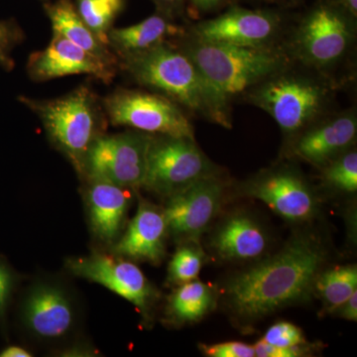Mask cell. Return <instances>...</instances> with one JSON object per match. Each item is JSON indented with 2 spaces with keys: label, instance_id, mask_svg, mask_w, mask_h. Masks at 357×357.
<instances>
[{
  "label": "cell",
  "instance_id": "cell-1",
  "mask_svg": "<svg viewBox=\"0 0 357 357\" xmlns=\"http://www.w3.org/2000/svg\"><path fill=\"white\" fill-rule=\"evenodd\" d=\"M325 259L318 243L307 237L295 239L278 255L229 281V306L241 318L258 319L304 300Z\"/></svg>",
  "mask_w": 357,
  "mask_h": 357
},
{
  "label": "cell",
  "instance_id": "cell-2",
  "mask_svg": "<svg viewBox=\"0 0 357 357\" xmlns=\"http://www.w3.org/2000/svg\"><path fill=\"white\" fill-rule=\"evenodd\" d=\"M122 66L138 84L156 89L218 126L231 128L229 100L211 86L184 51L163 43L122 58Z\"/></svg>",
  "mask_w": 357,
  "mask_h": 357
},
{
  "label": "cell",
  "instance_id": "cell-3",
  "mask_svg": "<svg viewBox=\"0 0 357 357\" xmlns=\"http://www.w3.org/2000/svg\"><path fill=\"white\" fill-rule=\"evenodd\" d=\"M183 51L227 100L287 69L289 64L287 56L270 47L253 48L192 39Z\"/></svg>",
  "mask_w": 357,
  "mask_h": 357
},
{
  "label": "cell",
  "instance_id": "cell-4",
  "mask_svg": "<svg viewBox=\"0 0 357 357\" xmlns=\"http://www.w3.org/2000/svg\"><path fill=\"white\" fill-rule=\"evenodd\" d=\"M20 100L39 117L49 139L82 175L89 148L102 135V112L95 93L82 86L53 100L20 96Z\"/></svg>",
  "mask_w": 357,
  "mask_h": 357
},
{
  "label": "cell",
  "instance_id": "cell-5",
  "mask_svg": "<svg viewBox=\"0 0 357 357\" xmlns=\"http://www.w3.org/2000/svg\"><path fill=\"white\" fill-rule=\"evenodd\" d=\"M286 70L249 89L248 98L271 115L283 132L293 134L321 114L328 102V89L312 77Z\"/></svg>",
  "mask_w": 357,
  "mask_h": 357
},
{
  "label": "cell",
  "instance_id": "cell-6",
  "mask_svg": "<svg viewBox=\"0 0 357 357\" xmlns=\"http://www.w3.org/2000/svg\"><path fill=\"white\" fill-rule=\"evenodd\" d=\"M354 20L332 0L319 2L305 15L295 33L296 56L316 69L335 65L354 42Z\"/></svg>",
  "mask_w": 357,
  "mask_h": 357
},
{
  "label": "cell",
  "instance_id": "cell-7",
  "mask_svg": "<svg viewBox=\"0 0 357 357\" xmlns=\"http://www.w3.org/2000/svg\"><path fill=\"white\" fill-rule=\"evenodd\" d=\"M213 175L215 171L210 160L197 146L195 139L153 136L142 187L169 198L202 178Z\"/></svg>",
  "mask_w": 357,
  "mask_h": 357
},
{
  "label": "cell",
  "instance_id": "cell-8",
  "mask_svg": "<svg viewBox=\"0 0 357 357\" xmlns=\"http://www.w3.org/2000/svg\"><path fill=\"white\" fill-rule=\"evenodd\" d=\"M103 109L114 126L195 139L194 128L180 105L160 93L119 89L105 98Z\"/></svg>",
  "mask_w": 357,
  "mask_h": 357
},
{
  "label": "cell",
  "instance_id": "cell-9",
  "mask_svg": "<svg viewBox=\"0 0 357 357\" xmlns=\"http://www.w3.org/2000/svg\"><path fill=\"white\" fill-rule=\"evenodd\" d=\"M152 138V134L137 130L114 135L102 134L89 148L82 176L130 189L142 187Z\"/></svg>",
  "mask_w": 357,
  "mask_h": 357
},
{
  "label": "cell",
  "instance_id": "cell-10",
  "mask_svg": "<svg viewBox=\"0 0 357 357\" xmlns=\"http://www.w3.org/2000/svg\"><path fill=\"white\" fill-rule=\"evenodd\" d=\"M66 268L75 276L100 284L128 300L147 316L156 298L155 290L137 265L121 256L93 252L70 258Z\"/></svg>",
  "mask_w": 357,
  "mask_h": 357
},
{
  "label": "cell",
  "instance_id": "cell-11",
  "mask_svg": "<svg viewBox=\"0 0 357 357\" xmlns=\"http://www.w3.org/2000/svg\"><path fill=\"white\" fill-rule=\"evenodd\" d=\"M20 317L28 333L45 342L67 337L74 331L77 319L70 294L52 282H39L27 291Z\"/></svg>",
  "mask_w": 357,
  "mask_h": 357
},
{
  "label": "cell",
  "instance_id": "cell-12",
  "mask_svg": "<svg viewBox=\"0 0 357 357\" xmlns=\"http://www.w3.org/2000/svg\"><path fill=\"white\" fill-rule=\"evenodd\" d=\"M280 27L279 14L234 6L213 20L195 25L192 36L208 43L263 48L269 47Z\"/></svg>",
  "mask_w": 357,
  "mask_h": 357
},
{
  "label": "cell",
  "instance_id": "cell-13",
  "mask_svg": "<svg viewBox=\"0 0 357 357\" xmlns=\"http://www.w3.org/2000/svg\"><path fill=\"white\" fill-rule=\"evenodd\" d=\"M222 194V183L213 175L167 198L163 213L168 234L197 241L220 210Z\"/></svg>",
  "mask_w": 357,
  "mask_h": 357
},
{
  "label": "cell",
  "instance_id": "cell-14",
  "mask_svg": "<svg viewBox=\"0 0 357 357\" xmlns=\"http://www.w3.org/2000/svg\"><path fill=\"white\" fill-rule=\"evenodd\" d=\"M117 65L84 51L61 35L53 33L43 50L34 52L27 62V73L33 81L46 82L57 77L89 75L109 84Z\"/></svg>",
  "mask_w": 357,
  "mask_h": 357
},
{
  "label": "cell",
  "instance_id": "cell-15",
  "mask_svg": "<svg viewBox=\"0 0 357 357\" xmlns=\"http://www.w3.org/2000/svg\"><path fill=\"white\" fill-rule=\"evenodd\" d=\"M246 191L290 222H304L316 213V199L309 185L289 171L265 174L249 183Z\"/></svg>",
  "mask_w": 357,
  "mask_h": 357
},
{
  "label": "cell",
  "instance_id": "cell-16",
  "mask_svg": "<svg viewBox=\"0 0 357 357\" xmlns=\"http://www.w3.org/2000/svg\"><path fill=\"white\" fill-rule=\"evenodd\" d=\"M167 234L163 210L141 199L137 213L123 236L114 243L112 252L121 257L157 264L165 256Z\"/></svg>",
  "mask_w": 357,
  "mask_h": 357
},
{
  "label": "cell",
  "instance_id": "cell-17",
  "mask_svg": "<svg viewBox=\"0 0 357 357\" xmlns=\"http://www.w3.org/2000/svg\"><path fill=\"white\" fill-rule=\"evenodd\" d=\"M84 202L88 210L89 225L96 238L112 244L119 238L130 204V188L86 178Z\"/></svg>",
  "mask_w": 357,
  "mask_h": 357
},
{
  "label": "cell",
  "instance_id": "cell-18",
  "mask_svg": "<svg viewBox=\"0 0 357 357\" xmlns=\"http://www.w3.org/2000/svg\"><path fill=\"white\" fill-rule=\"evenodd\" d=\"M356 114L333 117L309 129L295 145L296 154L318 166H325L344 153L356 139Z\"/></svg>",
  "mask_w": 357,
  "mask_h": 357
},
{
  "label": "cell",
  "instance_id": "cell-19",
  "mask_svg": "<svg viewBox=\"0 0 357 357\" xmlns=\"http://www.w3.org/2000/svg\"><path fill=\"white\" fill-rule=\"evenodd\" d=\"M267 237L261 227L244 215H234L223 223L213 239L215 251L225 259L248 260L262 255Z\"/></svg>",
  "mask_w": 357,
  "mask_h": 357
},
{
  "label": "cell",
  "instance_id": "cell-20",
  "mask_svg": "<svg viewBox=\"0 0 357 357\" xmlns=\"http://www.w3.org/2000/svg\"><path fill=\"white\" fill-rule=\"evenodd\" d=\"M178 28L164 14H154L137 24L112 28L109 33V46L121 58L142 53L166 43L167 39L178 35Z\"/></svg>",
  "mask_w": 357,
  "mask_h": 357
},
{
  "label": "cell",
  "instance_id": "cell-21",
  "mask_svg": "<svg viewBox=\"0 0 357 357\" xmlns=\"http://www.w3.org/2000/svg\"><path fill=\"white\" fill-rule=\"evenodd\" d=\"M45 11L50 20L53 33L61 35L96 57L117 65L116 56L89 29L77 13L72 0H57L54 3L45 4Z\"/></svg>",
  "mask_w": 357,
  "mask_h": 357
},
{
  "label": "cell",
  "instance_id": "cell-22",
  "mask_svg": "<svg viewBox=\"0 0 357 357\" xmlns=\"http://www.w3.org/2000/svg\"><path fill=\"white\" fill-rule=\"evenodd\" d=\"M213 303L208 286L197 280L187 282L169 298L168 314L176 323H192L203 318Z\"/></svg>",
  "mask_w": 357,
  "mask_h": 357
},
{
  "label": "cell",
  "instance_id": "cell-23",
  "mask_svg": "<svg viewBox=\"0 0 357 357\" xmlns=\"http://www.w3.org/2000/svg\"><path fill=\"white\" fill-rule=\"evenodd\" d=\"M314 286L328 311H335L357 291V268L345 266L328 270L318 275Z\"/></svg>",
  "mask_w": 357,
  "mask_h": 357
},
{
  "label": "cell",
  "instance_id": "cell-24",
  "mask_svg": "<svg viewBox=\"0 0 357 357\" xmlns=\"http://www.w3.org/2000/svg\"><path fill=\"white\" fill-rule=\"evenodd\" d=\"M124 3L126 0H76L75 6L89 29L109 46L107 36Z\"/></svg>",
  "mask_w": 357,
  "mask_h": 357
},
{
  "label": "cell",
  "instance_id": "cell-25",
  "mask_svg": "<svg viewBox=\"0 0 357 357\" xmlns=\"http://www.w3.org/2000/svg\"><path fill=\"white\" fill-rule=\"evenodd\" d=\"M203 252L195 246L184 245L178 248L169 264V281L182 285L196 280L203 266Z\"/></svg>",
  "mask_w": 357,
  "mask_h": 357
},
{
  "label": "cell",
  "instance_id": "cell-26",
  "mask_svg": "<svg viewBox=\"0 0 357 357\" xmlns=\"http://www.w3.org/2000/svg\"><path fill=\"white\" fill-rule=\"evenodd\" d=\"M325 178L328 184L345 192L357 190V153H342L326 164Z\"/></svg>",
  "mask_w": 357,
  "mask_h": 357
},
{
  "label": "cell",
  "instance_id": "cell-27",
  "mask_svg": "<svg viewBox=\"0 0 357 357\" xmlns=\"http://www.w3.org/2000/svg\"><path fill=\"white\" fill-rule=\"evenodd\" d=\"M24 39V33L17 23L10 20H0V68L11 70L14 68V49Z\"/></svg>",
  "mask_w": 357,
  "mask_h": 357
},
{
  "label": "cell",
  "instance_id": "cell-28",
  "mask_svg": "<svg viewBox=\"0 0 357 357\" xmlns=\"http://www.w3.org/2000/svg\"><path fill=\"white\" fill-rule=\"evenodd\" d=\"M263 340L268 344L280 347H297L305 344L304 335L299 328L287 321H280L272 326Z\"/></svg>",
  "mask_w": 357,
  "mask_h": 357
},
{
  "label": "cell",
  "instance_id": "cell-29",
  "mask_svg": "<svg viewBox=\"0 0 357 357\" xmlns=\"http://www.w3.org/2000/svg\"><path fill=\"white\" fill-rule=\"evenodd\" d=\"M202 351L211 357H255L253 345L241 342H227L217 344H202Z\"/></svg>",
  "mask_w": 357,
  "mask_h": 357
},
{
  "label": "cell",
  "instance_id": "cell-30",
  "mask_svg": "<svg viewBox=\"0 0 357 357\" xmlns=\"http://www.w3.org/2000/svg\"><path fill=\"white\" fill-rule=\"evenodd\" d=\"M15 283V274L13 273L11 268L0 258V321L6 317Z\"/></svg>",
  "mask_w": 357,
  "mask_h": 357
},
{
  "label": "cell",
  "instance_id": "cell-31",
  "mask_svg": "<svg viewBox=\"0 0 357 357\" xmlns=\"http://www.w3.org/2000/svg\"><path fill=\"white\" fill-rule=\"evenodd\" d=\"M300 347H280L276 345L268 344L264 340H259L253 345L255 356L258 357H296L300 356L302 351Z\"/></svg>",
  "mask_w": 357,
  "mask_h": 357
},
{
  "label": "cell",
  "instance_id": "cell-32",
  "mask_svg": "<svg viewBox=\"0 0 357 357\" xmlns=\"http://www.w3.org/2000/svg\"><path fill=\"white\" fill-rule=\"evenodd\" d=\"M158 6L160 13L171 17L182 10L184 0H154Z\"/></svg>",
  "mask_w": 357,
  "mask_h": 357
},
{
  "label": "cell",
  "instance_id": "cell-33",
  "mask_svg": "<svg viewBox=\"0 0 357 357\" xmlns=\"http://www.w3.org/2000/svg\"><path fill=\"white\" fill-rule=\"evenodd\" d=\"M229 1V0H190L192 8L199 13H210Z\"/></svg>",
  "mask_w": 357,
  "mask_h": 357
},
{
  "label": "cell",
  "instance_id": "cell-34",
  "mask_svg": "<svg viewBox=\"0 0 357 357\" xmlns=\"http://www.w3.org/2000/svg\"><path fill=\"white\" fill-rule=\"evenodd\" d=\"M340 314L342 318L349 321H357V291L352 294L349 300L340 307Z\"/></svg>",
  "mask_w": 357,
  "mask_h": 357
},
{
  "label": "cell",
  "instance_id": "cell-35",
  "mask_svg": "<svg viewBox=\"0 0 357 357\" xmlns=\"http://www.w3.org/2000/svg\"><path fill=\"white\" fill-rule=\"evenodd\" d=\"M32 354L18 345H8L0 351V357H31Z\"/></svg>",
  "mask_w": 357,
  "mask_h": 357
},
{
  "label": "cell",
  "instance_id": "cell-36",
  "mask_svg": "<svg viewBox=\"0 0 357 357\" xmlns=\"http://www.w3.org/2000/svg\"><path fill=\"white\" fill-rule=\"evenodd\" d=\"M332 1L342 7L347 13L351 14L352 17L356 18L357 0H332Z\"/></svg>",
  "mask_w": 357,
  "mask_h": 357
},
{
  "label": "cell",
  "instance_id": "cell-37",
  "mask_svg": "<svg viewBox=\"0 0 357 357\" xmlns=\"http://www.w3.org/2000/svg\"><path fill=\"white\" fill-rule=\"evenodd\" d=\"M274 1V0H273ZM281 1H283V0H281ZM285 1H291V0H285Z\"/></svg>",
  "mask_w": 357,
  "mask_h": 357
}]
</instances>
